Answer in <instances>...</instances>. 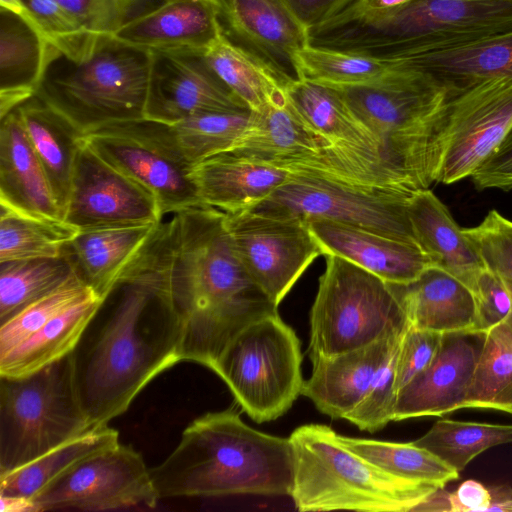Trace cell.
<instances>
[{"label":"cell","mask_w":512,"mask_h":512,"mask_svg":"<svg viewBox=\"0 0 512 512\" xmlns=\"http://www.w3.org/2000/svg\"><path fill=\"white\" fill-rule=\"evenodd\" d=\"M295 61L300 79L326 85H357L376 81L394 67L389 59H379L310 44L298 50Z\"/></svg>","instance_id":"42"},{"label":"cell","mask_w":512,"mask_h":512,"mask_svg":"<svg viewBox=\"0 0 512 512\" xmlns=\"http://www.w3.org/2000/svg\"><path fill=\"white\" fill-rule=\"evenodd\" d=\"M470 178L479 190L512 189V131Z\"/></svg>","instance_id":"50"},{"label":"cell","mask_w":512,"mask_h":512,"mask_svg":"<svg viewBox=\"0 0 512 512\" xmlns=\"http://www.w3.org/2000/svg\"><path fill=\"white\" fill-rule=\"evenodd\" d=\"M331 86L376 136L392 169L420 189L436 182L438 136L449 99L443 86L425 73L399 67L373 82Z\"/></svg>","instance_id":"5"},{"label":"cell","mask_w":512,"mask_h":512,"mask_svg":"<svg viewBox=\"0 0 512 512\" xmlns=\"http://www.w3.org/2000/svg\"><path fill=\"white\" fill-rule=\"evenodd\" d=\"M322 255H335L390 283L407 284L434 266L416 243L327 219L305 221Z\"/></svg>","instance_id":"20"},{"label":"cell","mask_w":512,"mask_h":512,"mask_svg":"<svg viewBox=\"0 0 512 512\" xmlns=\"http://www.w3.org/2000/svg\"><path fill=\"white\" fill-rule=\"evenodd\" d=\"M149 51L205 52L223 35L215 0H160L115 34Z\"/></svg>","instance_id":"21"},{"label":"cell","mask_w":512,"mask_h":512,"mask_svg":"<svg viewBox=\"0 0 512 512\" xmlns=\"http://www.w3.org/2000/svg\"><path fill=\"white\" fill-rule=\"evenodd\" d=\"M160 224L79 232L65 254L82 282L104 299L143 255Z\"/></svg>","instance_id":"24"},{"label":"cell","mask_w":512,"mask_h":512,"mask_svg":"<svg viewBox=\"0 0 512 512\" xmlns=\"http://www.w3.org/2000/svg\"><path fill=\"white\" fill-rule=\"evenodd\" d=\"M413 194L292 173L287 182L251 211L303 221L327 219L418 244L407 212Z\"/></svg>","instance_id":"11"},{"label":"cell","mask_w":512,"mask_h":512,"mask_svg":"<svg viewBox=\"0 0 512 512\" xmlns=\"http://www.w3.org/2000/svg\"><path fill=\"white\" fill-rule=\"evenodd\" d=\"M442 333L408 327L403 335L396 364V392L406 386L432 362L438 352Z\"/></svg>","instance_id":"48"},{"label":"cell","mask_w":512,"mask_h":512,"mask_svg":"<svg viewBox=\"0 0 512 512\" xmlns=\"http://www.w3.org/2000/svg\"><path fill=\"white\" fill-rule=\"evenodd\" d=\"M223 34L287 87L300 79L295 54L308 32L279 0H215Z\"/></svg>","instance_id":"18"},{"label":"cell","mask_w":512,"mask_h":512,"mask_svg":"<svg viewBox=\"0 0 512 512\" xmlns=\"http://www.w3.org/2000/svg\"><path fill=\"white\" fill-rule=\"evenodd\" d=\"M286 95L292 108L315 132L335 144L382 158L378 139L349 108L335 87L299 79L287 85Z\"/></svg>","instance_id":"33"},{"label":"cell","mask_w":512,"mask_h":512,"mask_svg":"<svg viewBox=\"0 0 512 512\" xmlns=\"http://www.w3.org/2000/svg\"><path fill=\"white\" fill-rule=\"evenodd\" d=\"M463 408L512 414V313L486 331Z\"/></svg>","instance_id":"37"},{"label":"cell","mask_w":512,"mask_h":512,"mask_svg":"<svg viewBox=\"0 0 512 512\" xmlns=\"http://www.w3.org/2000/svg\"><path fill=\"white\" fill-rule=\"evenodd\" d=\"M407 212L417 243L432 264L472 291L485 266L445 204L432 190L423 188L409 198Z\"/></svg>","instance_id":"26"},{"label":"cell","mask_w":512,"mask_h":512,"mask_svg":"<svg viewBox=\"0 0 512 512\" xmlns=\"http://www.w3.org/2000/svg\"><path fill=\"white\" fill-rule=\"evenodd\" d=\"M84 139L103 160L150 192L163 216L206 206L190 170L154 138L145 119L108 124L84 134Z\"/></svg>","instance_id":"16"},{"label":"cell","mask_w":512,"mask_h":512,"mask_svg":"<svg viewBox=\"0 0 512 512\" xmlns=\"http://www.w3.org/2000/svg\"><path fill=\"white\" fill-rule=\"evenodd\" d=\"M224 219L210 206L175 213L131 269L151 276L175 309L182 361L210 370L242 329L278 312L244 268Z\"/></svg>","instance_id":"1"},{"label":"cell","mask_w":512,"mask_h":512,"mask_svg":"<svg viewBox=\"0 0 512 512\" xmlns=\"http://www.w3.org/2000/svg\"><path fill=\"white\" fill-rule=\"evenodd\" d=\"M512 31V0H417L385 14L339 12L308 43L379 59L467 45Z\"/></svg>","instance_id":"4"},{"label":"cell","mask_w":512,"mask_h":512,"mask_svg":"<svg viewBox=\"0 0 512 512\" xmlns=\"http://www.w3.org/2000/svg\"><path fill=\"white\" fill-rule=\"evenodd\" d=\"M159 499L141 453L119 442L80 462L31 500L36 512H43L154 508Z\"/></svg>","instance_id":"13"},{"label":"cell","mask_w":512,"mask_h":512,"mask_svg":"<svg viewBox=\"0 0 512 512\" xmlns=\"http://www.w3.org/2000/svg\"><path fill=\"white\" fill-rule=\"evenodd\" d=\"M432 77L452 96L479 82L512 78V31L446 50L391 59Z\"/></svg>","instance_id":"28"},{"label":"cell","mask_w":512,"mask_h":512,"mask_svg":"<svg viewBox=\"0 0 512 512\" xmlns=\"http://www.w3.org/2000/svg\"><path fill=\"white\" fill-rule=\"evenodd\" d=\"M150 52L145 119L172 125L202 112L250 110L216 75L203 52Z\"/></svg>","instance_id":"17"},{"label":"cell","mask_w":512,"mask_h":512,"mask_svg":"<svg viewBox=\"0 0 512 512\" xmlns=\"http://www.w3.org/2000/svg\"><path fill=\"white\" fill-rule=\"evenodd\" d=\"M150 473L160 499L290 496L293 452L289 438L251 428L235 410L226 409L193 420L172 453Z\"/></svg>","instance_id":"3"},{"label":"cell","mask_w":512,"mask_h":512,"mask_svg":"<svg viewBox=\"0 0 512 512\" xmlns=\"http://www.w3.org/2000/svg\"><path fill=\"white\" fill-rule=\"evenodd\" d=\"M204 56L216 75L251 111L287 102L286 86L278 77L224 34Z\"/></svg>","instance_id":"36"},{"label":"cell","mask_w":512,"mask_h":512,"mask_svg":"<svg viewBox=\"0 0 512 512\" xmlns=\"http://www.w3.org/2000/svg\"><path fill=\"white\" fill-rule=\"evenodd\" d=\"M340 441L376 467L393 476L445 487L459 472L413 442L397 443L339 435Z\"/></svg>","instance_id":"39"},{"label":"cell","mask_w":512,"mask_h":512,"mask_svg":"<svg viewBox=\"0 0 512 512\" xmlns=\"http://www.w3.org/2000/svg\"><path fill=\"white\" fill-rule=\"evenodd\" d=\"M119 443V433L108 424L97 425L36 460L0 475V495L32 499L49 483L85 459Z\"/></svg>","instance_id":"35"},{"label":"cell","mask_w":512,"mask_h":512,"mask_svg":"<svg viewBox=\"0 0 512 512\" xmlns=\"http://www.w3.org/2000/svg\"><path fill=\"white\" fill-rule=\"evenodd\" d=\"M396 286L412 326L442 334L476 330L473 292L445 270L430 266L416 280Z\"/></svg>","instance_id":"30"},{"label":"cell","mask_w":512,"mask_h":512,"mask_svg":"<svg viewBox=\"0 0 512 512\" xmlns=\"http://www.w3.org/2000/svg\"><path fill=\"white\" fill-rule=\"evenodd\" d=\"M28 13L47 41L72 60L85 57L98 34L89 32L57 0H22Z\"/></svg>","instance_id":"44"},{"label":"cell","mask_w":512,"mask_h":512,"mask_svg":"<svg viewBox=\"0 0 512 512\" xmlns=\"http://www.w3.org/2000/svg\"><path fill=\"white\" fill-rule=\"evenodd\" d=\"M413 443L460 472L483 451L512 443V425L440 419Z\"/></svg>","instance_id":"41"},{"label":"cell","mask_w":512,"mask_h":512,"mask_svg":"<svg viewBox=\"0 0 512 512\" xmlns=\"http://www.w3.org/2000/svg\"><path fill=\"white\" fill-rule=\"evenodd\" d=\"M151 52L98 34L93 48L72 60L55 47L36 95L86 134L108 124L145 119Z\"/></svg>","instance_id":"6"},{"label":"cell","mask_w":512,"mask_h":512,"mask_svg":"<svg viewBox=\"0 0 512 512\" xmlns=\"http://www.w3.org/2000/svg\"><path fill=\"white\" fill-rule=\"evenodd\" d=\"M93 34H115L160 0H57Z\"/></svg>","instance_id":"47"},{"label":"cell","mask_w":512,"mask_h":512,"mask_svg":"<svg viewBox=\"0 0 512 512\" xmlns=\"http://www.w3.org/2000/svg\"><path fill=\"white\" fill-rule=\"evenodd\" d=\"M512 131V78L479 82L449 97L438 136L436 183L471 177Z\"/></svg>","instance_id":"12"},{"label":"cell","mask_w":512,"mask_h":512,"mask_svg":"<svg viewBox=\"0 0 512 512\" xmlns=\"http://www.w3.org/2000/svg\"><path fill=\"white\" fill-rule=\"evenodd\" d=\"M415 1L417 0H351L339 12L356 14H385L406 7Z\"/></svg>","instance_id":"52"},{"label":"cell","mask_w":512,"mask_h":512,"mask_svg":"<svg viewBox=\"0 0 512 512\" xmlns=\"http://www.w3.org/2000/svg\"><path fill=\"white\" fill-rule=\"evenodd\" d=\"M0 7L24 16H29L28 10L22 0H0Z\"/></svg>","instance_id":"55"},{"label":"cell","mask_w":512,"mask_h":512,"mask_svg":"<svg viewBox=\"0 0 512 512\" xmlns=\"http://www.w3.org/2000/svg\"><path fill=\"white\" fill-rule=\"evenodd\" d=\"M401 341L389 351L364 398L346 417L360 430L375 432L392 421L397 395L395 372Z\"/></svg>","instance_id":"46"},{"label":"cell","mask_w":512,"mask_h":512,"mask_svg":"<svg viewBox=\"0 0 512 512\" xmlns=\"http://www.w3.org/2000/svg\"><path fill=\"white\" fill-rule=\"evenodd\" d=\"M288 438L294 461L290 496L299 511L411 512L439 488L388 474L325 425H302Z\"/></svg>","instance_id":"7"},{"label":"cell","mask_w":512,"mask_h":512,"mask_svg":"<svg viewBox=\"0 0 512 512\" xmlns=\"http://www.w3.org/2000/svg\"><path fill=\"white\" fill-rule=\"evenodd\" d=\"M488 488L491 494V504L488 511L512 512V487L498 485Z\"/></svg>","instance_id":"53"},{"label":"cell","mask_w":512,"mask_h":512,"mask_svg":"<svg viewBox=\"0 0 512 512\" xmlns=\"http://www.w3.org/2000/svg\"><path fill=\"white\" fill-rule=\"evenodd\" d=\"M2 512H36L32 500L0 495Z\"/></svg>","instance_id":"54"},{"label":"cell","mask_w":512,"mask_h":512,"mask_svg":"<svg viewBox=\"0 0 512 512\" xmlns=\"http://www.w3.org/2000/svg\"><path fill=\"white\" fill-rule=\"evenodd\" d=\"M252 112L210 111L175 124L154 122L157 136L173 157L191 169L203 160L227 152L239 140Z\"/></svg>","instance_id":"34"},{"label":"cell","mask_w":512,"mask_h":512,"mask_svg":"<svg viewBox=\"0 0 512 512\" xmlns=\"http://www.w3.org/2000/svg\"><path fill=\"white\" fill-rule=\"evenodd\" d=\"M224 221L247 273L276 306L322 255L303 220L246 210L225 213Z\"/></svg>","instance_id":"14"},{"label":"cell","mask_w":512,"mask_h":512,"mask_svg":"<svg viewBox=\"0 0 512 512\" xmlns=\"http://www.w3.org/2000/svg\"><path fill=\"white\" fill-rule=\"evenodd\" d=\"M0 119V206L34 217L63 220L17 109Z\"/></svg>","instance_id":"25"},{"label":"cell","mask_w":512,"mask_h":512,"mask_svg":"<svg viewBox=\"0 0 512 512\" xmlns=\"http://www.w3.org/2000/svg\"><path fill=\"white\" fill-rule=\"evenodd\" d=\"M291 175L272 164L228 153L209 157L189 171L201 202L228 214L251 210Z\"/></svg>","instance_id":"23"},{"label":"cell","mask_w":512,"mask_h":512,"mask_svg":"<svg viewBox=\"0 0 512 512\" xmlns=\"http://www.w3.org/2000/svg\"><path fill=\"white\" fill-rule=\"evenodd\" d=\"M16 109L64 220L74 163L84 134L36 94Z\"/></svg>","instance_id":"31"},{"label":"cell","mask_w":512,"mask_h":512,"mask_svg":"<svg viewBox=\"0 0 512 512\" xmlns=\"http://www.w3.org/2000/svg\"><path fill=\"white\" fill-rule=\"evenodd\" d=\"M0 207V263L60 257L79 233L64 220L34 217Z\"/></svg>","instance_id":"38"},{"label":"cell","mask_w":512,"mask_h":512,"mask_svg":"<svg viewBox=\"0 0 512 512\" xmlns=\"http://www.w3.org/2000/svg\"><path fill=\"white\" fill-rule=\"evenodd\" d=\"M162 218L154 196L103 160L83 137L64 221L83 232L155 224Z\"/></svg>","instance_id":"15"},{"label":"cell","mask_w":512,"mask_h":512,"mask_svg":"<svg viewBox=\"0 0 512 512\" xmlns=\"http://www.w3.org/2000/svg\"><path fill=\"white\" fill-rule=\"evenodd\" d=\"M404 333L353 351L312 359V374L304 381L302 395L323 414L346 419L362 401L380 365Z\"/></svg>","instance_id":"22"},{"label":"cell","mask_w":512,"mask_h":512,"mask_svg":"<svg viewBox=\"0 0 512 512\" xmlns=\"http://www.w3.org/2000/svg\"><path fill=\"white\" fill-rule=\"evenodd\" d=\"M102 300L89 291L25 341L0 355V376H26L69 355Z\"/></svg>","instance_id":"32"},{"label":"cell","mask_w":512,"mask_h":512,"mask_svg":"<svg viewBox=\"0 0 512 512\" xmlns=\"http://www.w3.org/2000/svg\"><path fill=\"white\" fill-rule=\"evenodd\" d=\"M463 232L512 300V220L497 210H490L478 225L463 228Z\"/></svg>","instance_id":"45"},{"label":"cell","mask_w":512,"mask_h":512,"mask_svg":"<svg viewBox=\"0 0 512 512\" xmlns=\"http://www.w3.org/2000/svg\"><path fill=\"white\" fill-rule=\"evenodd\" d=\"M73 273L65 253L0 263V324L61 286Z\"/></svg>","instance_id":"40"},{"label":"cell","mask_w":512,"mask_h":512,"mask_svg":"<svg viewBox=\"0 0 512 512\" xmlns=\"http://www.w3.org/2000/svg\"><path fill=\"white\" fill-rule=\"evenodd\" d=\"M308 32L328 21L351 0H279Z\"/></svg>","instance_id":"51"},{"label":"cell","mask_w":512,"mask_h":512,"mask_svg":"<svg viewBox=\"0 0 512 512\" xmlns=\"http://www.w3.org/2000/svg\"><path fill=\"white\" fill-rule=\"evenodd\" d=\"M90 290L74 273L58 288L0 324V355L25 341Z\"/></svg>","instance_id":"43"},{"label":"cell","mask_w":512,"mask_h":512,"mask_svg":"<svg viewBox=\"0 0 512 512\" xmlns=\"http://www.w3.org/2000/svg\"><path fill=\"white\" fill-rule=\"evenodd\" d=\"M53 49L30 15L0 7V118L36 94Z\"/></svg>","instance_id":"27"},{"label":"cell","mask_w":512,"mask_h":512,"mask_svg":"<svg viewBox=\"0 0 512 512\" xmlns=\"http://www.w3.org/2000/svg\"><path fill=\"white\" fill-rule=\"evenodd\" d=\"M410 322L396 283L335 255L310 311L309 357H330L403 334Z\"/></svg>","instance_id":"8"},{"label":"cell","mask_w":512,"mask_h":512,"mask_svg":"<svg viewBox=\"0 0 512 512\" xmlns=\"http://www.w3.org/2000/svg\"><path fill=\"white\" fill-rule=\"evenodd\" d=\"M477 307L476 330L486 332L512 313L511 297L501 280L486 267L472 290Z\"/></svg>","instance_id":"49"},{"label":"cell","mask_w":512,"mask_h":512,"mask_svg":"<svg viewBox=\"0 0 512 512\" xmlns=\"http://www.w3.org/2000/svg\"><path fill=\"white\" fill-rule=\"evenodd\" d=\"M485 336L480 330L443 333L432 362L398 391L392 421L462 409Z\"/></svg>","instance_id":"19"},{"label":"cell","mask_w":512,"mask_h":512,"mask_svg":"<svg viewBox=\"0 0 512 512\" xmlns=\"http://www.w3.org/2000/svg\"><path fill=\"white\" fill-rule=\"evenodd\" d=\"M93 427L77 396L70 354L26 376H0V475Z\"/></svg>","instance_id":"9"},{"label":"cell","mask_w":512,"mask_h":512,"mask_svg":"<svg viewBox=\"0 0 512 512\" xmlns=\"http://www.w3.org/2000/svg\"><path fill=\"white\" fill-rule=\"evenodd\" d=\"M302 352L278 312L242 329L212 367L254 421H272L302 394Z\"/></svg>","instance_id":"10"},{"label":"cell","mask_w":512,"mask_h":512,"mask_svg":"<svg viewBox=\"0 0 512 512\" xmlns=\"http://www.w3.org/2000/svg\"><path fill=\"white\" fill-rule=\"evenodd\" d=\"M182 329L152 277L130 272L100 303L70 353L78 399L92 425L122 415L157 375L182 361Z\"/></svg>","instance_id":"2"},{"label":"cell","mask_w":512,"mask_h":512,"mask_svg":"<svg viewBox=\"0 0 512 512\" xmlns=\"http://www.w3.org/2000/svg\"><path fill=\"white\" fill-rule=\"evenodd\" d=\"M251 112L248 127L232 148L224 153L281 168L287 163L338 145L311 129L288 99L283 105L271 104L261 111Z\"/></svg>","instance_id":"29"}]
</instances>
